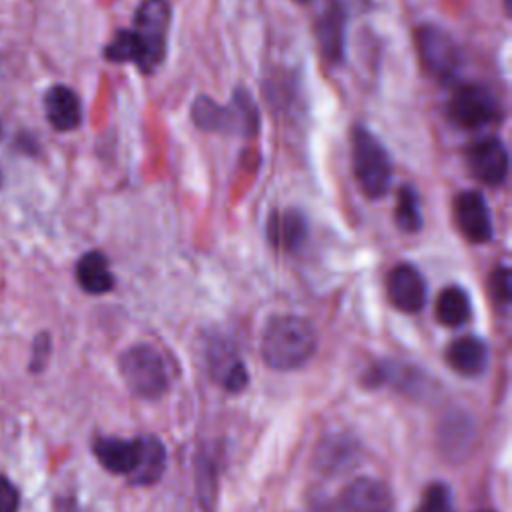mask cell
I'll use <instances>...</instances> for the list:
<instances>
[{"mask_svg": "<svg viewBox=\"0 0 512 512\" xmlns=\"http://www.w3.org/2000/svg\"><path fill=\"white\" fill-rule=\"evenodd\" d=\"M170 20L172 12L166 0H142L132 28L116 32L104 46V58L114 64H134L142 74H154L166 56Z\"/></svg>", "mask_w": 512, "mask_h": 512, "instance_id": "obj_1", "label": "cell"}, {"mask_svg": "<svg viewBox=\"0 0 512 512\" xmlns=\"http://www.w3.org/2000/svg\"><path fill=\"white\" fill-rule=\"evenodd\" d=\"M318 346V334L310 320L296 314L274 316L262 336V358L274 370L304 366Z\"/></svg>", "mask_w": 512, "mask_h": 512, "instance_id": "obj_2", "label": "cell"}, {"mask_svg": "<svg viewBox=\"0 0 512 512\" xmlns=\"http://www.w3.org/2000/svg\"><path fill=\"white\" fill-rule=\"evenodd\" d=\"M190 118L200 130L226 136L254 138L260 128L258 106L244 86L232 92V100L226 106L206 94L196 96L190 106Z\"/></svg>", "mask_w": 512, "mask_h": 512, "instance_id": "obj_3", "label": "cell"}, {"mask_svg": "<svg viewBox=\"0 0 512 512\" xmlns=\"http://www.w3.org/2000/svg\"><path fill=\"white\" fill-rule=\"evenodd\" d=\"M350 156L354 178L364 196L382 198L392 182V162L384 144L362 124L350 130Z\"/></svg>", "mask_w": 512, "mask_h": 512, "instance_id": "obj_4", "label": "cell"}, {"mask_svg": "<svg viewBox=\"0 0 512 512\" xmlns=\"http://www.w3.org/2000/svg\"><path fill=\"white\" fill-rule=\"evenodd\" d=\"M120 374L130 392L154 400L168 388V374L158 350L146 344L128 348L120 356Z\"/></svg>", "mask_w": 512, "mask_h": 512, "instance_id": "obj_5", "label": "cell"}, {"mask_svg": "<svg viewBox=\"0 0 512 512\" xmlns=\"http://www.w3.org/2000/svg\"><path fill=\"white\" fill-rule=\"evenodd\" d=\"M446 112L456 126L468 130L494 124L502 116L496 92L482 82L460 84L450 96Z\"/></svg>", "mask_w": 512, "mask_h": 512, "instance_id": "obj_6", "label": "cell"}, {"mask_svg": "<svg viewBox=\"0 0 512 512\" xmlns=\"http://www.w3.org/2000/svg\"><path fill=\"white\" fill-rule=\"evenodd\" d=\"M416 50L422 68L440 82H450L462 68V52L456 40L436 24L416 28Z\"/></svg>", "mask_w": 512, "mask_h": 512, "instance_id": "obj_7", "label": "cell"}, {"mask_svg": "<svg viewBox=\"0 0 512 512\" xmlns=\"http://www.w3.org/2000/svg\"><path fill=\"white\" fill-rule=\"evenodd\" d=\"M468 166L472 174L488 184L500 186L508 176V150L498 136H484L468 148Z\"/></svg>", "mask_w": 512, "mask_h": 512, "instance_id": "obj_8", "label": "cell"}, {"mask_svg": "<svg viewBox=\"0 0 512 512\" xmlns=\"http://www.w3.org/2000/svg\"><path fill=\"white\" fill-rule=\"evenodd\" d=\"M454 220L462 236L470 242L482 244L492 238L490 208L478 190H462L454 198Z\"/></svg>", "mask_w": 512, "mask_h": 512, "instance_id": "obj_9", "label": "cell"}, {"mask_svg": "<svg viewBox=\"0 0 512 512\" xmlns=\"http://www.w3.org/2000/svg\"><path fill=\"white\" fill-rule=\"evenodd\" d=\"M350 16L332 6L324 4L320 10L316 24H314V36L318 42V50L330 64H342L346 54V32H348Z\"/></svg>", "mask_w": 512, "mask_h": 512, "instance_id": "obj_10", "label": "cell"}, {"mask_svg": "<svg viewBox=\"0 0 512 512\" xmlns=\"http://www.w3.org/2000/svg\"><path fill=\"white\" fill-rule=\"evenodd\" d=\"M338 512H394V500L384 482L362 476L344 488Z\"/></svg>", "mask_w": 512, "mask_h": 512, "instance_id": "obj_11", "label": "cell"}, {"mask_svg": "<svg viewBox=\"0 0 512 512\" xmlns=\"http://www.w3.org/2000/svg\"><path fill=\"white\" fill-rule=\"evenodd\" d=\"M386 292L390 302L406 314L422 310L426 302V282L422 274L410 264H398L392 268L386 280Z\"/></svg>", "mask_w": 512, "mask_h": 512, "instance_id": "obj_12", "label": "cell"}, {"mask_svg": "<svg viewBox=\"0 0 512 512\" xmlns=\"http://www.w3.org/2000/svg\"><path fill=\"white\" fill-rule=\"evenodd\" d=\"M96 460L112 474L132 476L140 464L142 456V436L136 440L124 438H98L94 442Z\"/></svg>", "mask_w": 512, "mask_h": 512, "instance_id": "obj_13", "label": "cell"}, {"mask_svg": "<svg viewBox=\"0 0 512 512\" xmlns=\"http://www.w3.org/2000/svg\"><path fill=\"white\" fill-rule=\"evenodd\" d=\"M44 110L50 126L58 132H70L76 130L82 122V104L78 94L64 86L54 84L44 94Z\"/></svg>", "mask_w": 512, "mask_h": 512, "instance_id": "obj_14", "label": "cell"}, {"mask_svg": "<svg viewBox=\"0 0 512 512\" xmlns=\"http://www.w3.org/2000/svg\"><path fill=\"white\" fill-rule=\"evenodd\" d=\"M306 218L302 212L294 210V208H286V210H274L268 216V240L272 246L280 248V250H296L304 244L306 240Z\"/></svg>", "mask_w": 512, "mask_h": 512, "instance_id": "obj_15", "label": "cell"}, {"mask_svg": "<svg viewBox=\"0 0 512 512\" xmlns=\"http://www.w3.org/2000/svg\"><path fill=\"white\" fill-rule=\"evenodd\" d=\"M448 366L462 376H478L488 364V348L476 336H460L446 350Z\"/></svg>", "mask_w": 512, "mask_h": 512, "instance_id": "obj_16", "label": "cell"}, {"mask_svg": "<svg viewBox=\"0 0 512 512\" xmlns=\"http://www.w3.org/2000/svg\"><path fill=\"white\" fill-rule=\"evenodd\" d=\"M76 280L82 290L90 294H104L112 290L114 276L108 268V258L98 250L86 252L76 264Z\"/></svg>", "mask_w": 512, "mask_h": 512, "instance_id": "obj_17", "label": "cell"}, {"mask_svg": "<svg viewBox=\"0 0 512 512\" xmlns=\"http://www.w3.org/2000/svg\"><path fill=\"white\" fill-rule=\"evenodd\" d=\"M436 318L448 328H458L470 320V298L460 286H446L436 298Z\"/></svg>", "mask_w": 512, "mask_h": 512, "instance_id": "obj_18", "label": "cell"}, {"mask_svg": "<svg viewBox=\"0 0 512 512\" xmlns=\"http://www.w3.org/2000/svg\"><path fill=\"white\" fill-rule=\"evenodd\" d=\"M166 464L164 444L156 436H142V456L136 472L130 476L132 484L150 486L160 480Z\"/></svg>", "mask_w": 512, "mask_h": 512, "instance_id": "obj_19", "label": "cell"}, {"mask_svg": "<svg viewBox=\"0 0 512 512\" xmlns=\"http://www.w3.org/2000/svg\"><path fill=\"white\" fill-rule=\"evenodd\" d=\"M394 218H396V226L406 234H414L422 228L420 198H418V192L410 184H404L398 190Z\"/></svg>", "mask_w": 512, "mask_h": 512, "instance_id": "obj_20", "label": "cell"}, {"mask_svg": "<svg viewBox=\"0 0 512 512\" xmlns=\"http://www.w3.org/2000/svg\"><path fill=\"white\" fill-rule=\"evenodd\" d=\"M418 512H456L450 488L442 482H432L422 494Z\"/></svg>", "mask_w": 512, "mask_h": 512, "instance_id": "obj_21", "label": "cell"}, {"mask_svg": "<svg viewBox=\"0 0 512 512\" xmlns=\"http://www.w3.org/2000/svg\"><path fill=\"white\" fill-rule=\"evenodd\" d=\"M490 294L496 302L508 304L510 300V270L506 266H500L490 276Z\"/></svg>", "mask_w": 512, "mask_h": 512, "instance_id": "obj_22", "label": "cell"}, {"mask_svg": "<svg viewBox=\"0 0 512 512\" xmlns=\"http://www.w3.org/2000/svg\"><path fill=\"white\" fill-rule=\"evenodd\" d=\"M248 382V372L244 368V364L240 360H234L226 370H224V378L222 384L232 390V392H240Z\"/></svg>", "mask_w": 512, "mask_h": 512, "instance_id": "obj_23", "label": "cell"}, {"mask_svg": "<svg viewBox=\"0 0 512 512\" xmlns=\"http://www.w3.org/2000/svg\"><path fill=\"white\" fill-rule=\"evenodd\" d=\"M18 502H20V496L16 486L8 478L0 476V512H16Z\"/></svg>", "mask_w": 512, "mask_h": 512, "instance_id": "obj_24", "label": "cell"}, {"mask_svg": "<svg viewBox=\"0 0 512 512\" xmlns=\"http://www.w3.org/2000/svg\"><path fill=\"white\" fill-rule=\"evenodd\" d=\"M48 354H50V338H48V334H40L36 338V342H34V348H32V364H30V368L34 372L42 370L46 360H48Z\"/></svg>", "mask_w": 512, "mask_h": 512, "instance_id": "obj_25", "label": "cell"}, {"mask_svg": "<svg viewBox=\"0 0 512 512\" xmlns=\"http://www.w3.org/2000/svg\"><path fill=\"white\" fill-rule=\"evenodd\" d=\"M372 0H326V4H332L340 10H344L350 18H354L356 14L364 12L368 6H370Z\"/></svg>", "mask_w": 512, "mask_h": 512, "instance_id": "obj_26", "label": "cell"}, {"mask_svg": "<svg viewBox=\"0 0 512 512\" xmlns=\"http://www.w3.org/2000/svg\"><path fill=\"white\" fill-rule=\"evenodd\" d=\"M294 2H308V0H294Z\"/></svg>", "mask_w": 512, "mask_h": 512, "instance_id": "obj_27", "label": "cell"}, {"mask_svg": "<svg viewBox=\"0 0 512 512\" xmlns=\"http://www.w3.org/2000/svg\"><path fill=\"white\" fill-rule=\"evenodd\" d=\"M0 184H2V172H0Z\"/></svg>", "mask_w": 512, "mask_h": 512, "instance_id": "obj_28", "label": "cell"}, {"mask_svg": "<svg viewBox=\"0 0 512 512\" xmlns=\"http://www.w3.org/2000/svg\"><path fill=\"white\" fill-rule=\"evenodd\" d=\"M0 136H2V126H0Z\"/></svg>", "mask_w": 512, "mask_h": 512, "instance_id": "obj_29", "label": "cell"}]
</instances>
